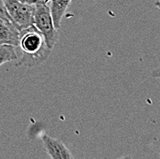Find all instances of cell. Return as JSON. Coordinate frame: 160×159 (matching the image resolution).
I'll list each match as a JSON object with an SVG mask.
<instances>
[{
	"label": "cell",
	"mask_w": 160,
	"mask_h": 159,
	"mask_svg": "<svg viewBox=\"0 0 160 159\" xmlns=\"http://www.w3.org/2000/svg\"><path fill=\"white\" fill-rule=\"evenodd\" d=\"M34 26L42 35L48 48L52 50L58 41V32L54 26L48 2L40 0L35 5Z\"/></svg>",
	"instance_id": "7a4b0ae2"
},
{
	"label": "cell",
	"mask_w": 160,
	"mask_h": 159,
	"mask_svg": "<svg viewBox=\"0 0 160 159\" xmlns=\"http://www.w3.org/2000/svg\"><path fill=\"white\" fill-rule=\"evenodd\" d=\"M18 58V48L9 44H0V66L8 62L17 61Z\"/></svg>",
	"instance_id": "52a82bcc"
},
{
	"label": "cell",
	"mask_w": 160,
	"mask_h": 159,
	"mask_svg": "<svg viewBox=\"0 0 160 159\" xmlns=\"http://www.w3.org/2000/svg\"><path fill=\"white\" fill-rule=\"evenodd\" d=\"M42 142L50 158L52 159H73L74 156L63 142L52 138L47 134L42 135Z\"/></svg>",
	"instance_id": "277c9868"
},
{
	"label": "cell",
	"mask_w": 160,
	"mask_h": 159,
	"mask_svg": "<svg viewBox=\"0 0 160 159\" xmlns=\"http://www.w3.org/2000/svg\"><path fill=\"white\" fill-rule=\"evenodd\" d=\"M4 3L10 21L19 32L34 25L35 6L18 0H4Z\"/></svg>",
	"instance_id": "3957f363"
},
{
	"label": "cell",
	"mask_w": 160,
	"mask_h": 159,
	"mask_svg": "<svg viewBox=\"0 0 160 159\" xmlns=\"http://www.w3.org/2000/svg\"><path fill=\"white\" fill-rule=\"evenodd\" d=\"M18 1H20L21 3H24V4H28V5L35 6L40 0H18Z\"/></svg>",
	"instance_id": "30bf717a"
},
{
	"label": "cell",
	"mask_w": 160,
	"mask_h": 159,
	"mask_svg": "<svg viewBox=\"0 0 160 159\" xmlns=\"http://www.w3.org/2000/svg\"><path fill=\"white\" fill-rule=\"evenodd\" d=\"M42 1H45V2H49V0H42Z\"/></svg>",
	"instance_id": "7c38bea8"
},
{
	"label": "cell",
	"mask_w": 160,
	"mask_h": 159,
	"mask_svg": "<svg viewBox=\"0 0 160 159\" xmlns=\"http://www.w3.org/2000/svg\"><path fill=\"white\" fill-rule=\"evenodd\" d=\"M72 0H49L50 11L53 19L55 28L58 30L61 27V22L64 13Z\"/></svg>",
	"instance_id": "8992f818"
},
{
	"label": "cell",
	"mask_w": 160,
	"mask_h": 159,
	"mask_svg": "<svg viewBox=\"0 0 160 159\" xmlns=\"http://www.w3.org/2000/svg\"><path fill=\"white\" fill-rule=\"evenodd\" d=\"M17 48L18 49L17 66L34 67L40 65L48 59L52 52L34 25L20 31Z\"/></svg>",
	"instance_id": "6da1fadb"
},
{
	"label": "cell",
	"mask_w": 160,
	"mask_h": 159,
	"mask_svg": "<svg viewBox=\"0 0 160 159\" xmlns=\"http://www.w3.org/2000/svg\"><path fill=\"white\" fill-rule=\"evenodd\" d=\"M155 6H156L157 7H158L160 9V1H156V2H155Z\"/></svg>",
	"instance_id": "8fae6325"
},
{
	"label": "cell",
	"mask_w": 160,
	"mask_h": 159,
	"mask_svg": "<svg viewBox=\"0 0 160 159\" xmlns=\"http://www.w3.org/2000/svg\"><path fill=\"white\" fill-rule=\"evenodd\" d=\"M0 17L3 19H6V20H10L8 14L7 12L6 7H5L4 0H0Z\"/></svg>",
	"instance_id": "ba28073f"
},
{
	"label": "cell",
	"mask_w": 160,
	"mask_h": 159,
	"mask_svg": "<svg viewBox=\"0 0 160 159\" xmlns=\"http://www.w3.org/2000/svg\"><path fill=\"white\" fill-rule=\"evenodd\" d=\"M20 32L10 20L0 17V44L18 46Z\"/></svg>",
	"instance_id": "5b68a950"
},
{
	"label": "cell",
	"mask_w": 160,
	"mask_h": 159,
	"mask_svg": "<svg viewBox=\"0 0 160 159\" xmlns=\"http://www.w3.org/2000/svg\"><path fill=\"white\" fill-rule=\"evenodd\" d=\"M151 77L154 78H159L160 79V67H158L151 72Z\"/></svg>",
	"instance_id": "9c48e42d"
}]
</instances>
